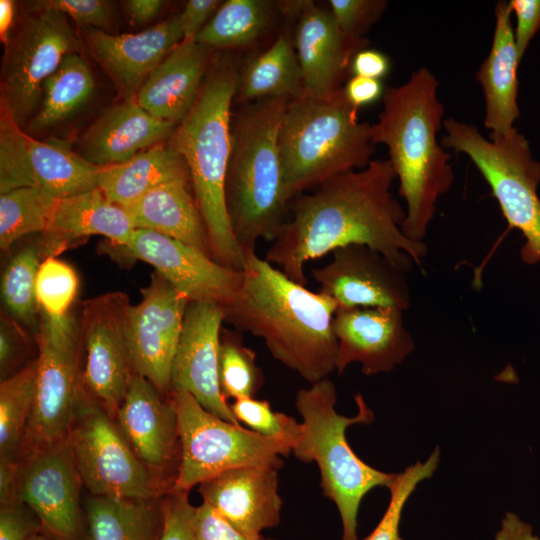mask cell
I'll list each match as a JSON object with an SVG mask.
<instances>
[{
  "label": "cell",
  "instance_id": "6",
  "mask_svg": "<svg viewBox=\"0 0 540 540\" xmlns=\"http://www.w3.org/2000/svg\"><path fill=\"white\" fill-rule=\"evenodd\" d=\"M278 145L290 201L333 176L367 167L375 153L372 125L359 121L343 88L289 100Z\"/></svg>",
  "mask_w": 540,
  "mask_h": 540
},
{
  "label": "cell",
  "instance_id": "2",
  "mask_svg": "<svg viewBox=\"0 0 540 540\" xmlns=\"http://www.w3.org/2000/svg\"><path fill=\"white\" fill-rule=\"evenodd\" d=\"M242 284L224 321L263 339L272 356L313 384L336 370L333 318L326 294L296 283L256 252L246 255Z\"/></svg>",
  "mask_w": 540,
  "mask_h": 540
},
{
  "label": "cell",
  "instance_id": "54",
  "mask_svg": "<svg viewBox=\"0 0 540 540\" xmlns=\"http://www.w3.org/2000/svg\"><path fill=\"white\" fill-rule=\"evenodd\" d=\"M19 462L0 459V502L1 505L19 501L17 498V474Z\"/></svg>",
  "mask_w": 540,
  "mask_h": 540
},
{
  "label": "cell",
  "instance_id": "21",
  "mask_svg": "<svg viewBox=\"0 0 540 540\" xmlns=\"http://www.w3.org/2000/svg\"><path fill=\"white\" fill-rule=\"evenodd\" d=\"M82 30L91 55L125 100L136 98L149 75L183 41L178 14L138 33Z\"/></svg>",
  "mask_w": 540,
  "mask_h": 540
},
{
  "label": "cell",
  "instance_id": "36",
  "mask_svg": "<svg viewBox=\"0 0 540 540\" xmlns=\"http://www.w3.org/2000/svg\"><path fill=\"white\" fill-rule=\"evenodd\" d=\"M44 259L40 245L26 246L6 264L1 277V297L10 318L23 330L38 332L40 309L36 277Z\"/></svg>",
  "mask_w": 540,
  "mask_h": 540
},
{
  "label": "cell",
  "instance_id": "51",
  "mask_svg": "<svg viewBox=\"0 0 540 540\" xmlns=\"http://www.w3.org/2000/svg\"><path fill=\"white\" fill-rule=\"evenodd\" d=\"M391 68L386 54L374 49H362L352 60L350 72L352 76H361L381 80Z\"/></svg>",
  "mask_w": 540,
  "mask_h": 540
},
{
  "label": "cell",
  "instance_id": "26",
  "mask_svg": "<svg viewBox=\"0 0 540 540\" xmlns=\"http://www.w3.org/2000/svg\"><path fill=\"white\" fill-rule=\"evenodd\" d=\"M135 230L128 212L95 188L57 199L39 244L44 258L57 256L69 245L91 236H103L124 248Z\"/></svg>",
  "mask_w": 540,
  "mask_h": 540
},
{
  "label": "cell",
  "instance_id": "42",
  "mask_svg": "<svg viewBox=\"0 0 540 540\" xmlns=\"http://www.w3.org/2000/svg\"><path fill=\"white\" fill-rule=\"evenodd\" d=\"M33 187L28 135L6 114L0 121V194Z\"/></svg>",
  "mask_w": 540,
  "mask_h": 540
},
{
  "label": "cell",
  "instance_id": "39",
  "mask_svg": "<svg viewBox=\"0 0 540 540\" xmlns=\"http://www.w3.org/2000/svg\"><path fill=\"white\" fill-rule=\"evenodd\" d=\"M439 459L440 450L435 448L426 461H417L395 475L388 487L390 500L387 509L374 530L363 540H404L399 531L403 508L418 484L432 477Z\"/></svg>",
  "mask_w": 540,
  "mask_h": 540
},
{
  "label": "cell",
  "instance_id": "8",
  "mask_svg": "<svg viewBox=\"0 0 540 540\" xmlns=\"http://www.w3.org/2000/svg\"><path fill=\"white\" fill-rule=\"evenodd\" d=\"M442 145L466 154L490 186L501 212L512 229L525 238L521 258L527 264L540 261V162L531 154L523 134L487 140L472 125L453 118L443 121Z\"/></svg>",
  "mask_w": 540,
  "mask_h": 540
},
{
  "label": "cell",
  "instance_id": "1",
  "mask_svg": "<svg viewBox=\"0 0 540 540\" xmlns=\"http://www.w3.org/2000/svg\"><path fill=\"white\" fill-rule=\"evenodd\" d=\"M396 179L388 159L329 178L289 203L290 218L278 230L265 259L306 285L305 264L350 244L380 252L403 272L421 266L424 242L402 231L406 211L391 193Z\"/></svg>",
  "mask_w": 540,
  "mask_h": 540
},
{
  "label": "cell",
  "instance_id": "5",
  "mask_svg": "<svg viewBox=\"0 0 540 540\" xmlns=\"http://www.w3.org/2000/svg\"><path fill=\"white\" fill-rule=\"evenodd\" d=\"M288 101L261 99L232 114L225 200L232 233L245 257L256 252L260 239L272 241L287 220L290 199L278 137Z\"/></svg>",
  "mask_w": 540,
  "mask_h": 540
},
{
  "label": "cell",
  "instance_id": "37",
  "mask_svg": "<svg viewBox=\"0 0 540 540\" xmlns=\"http://www.w3.org/2000/svg\"><path fill=\"white\" fill-rule=\"evenodd\" d=\"M57 199L38 187H22L0 194V247L7 251L20 238L43 233Z\"/></svg>",
  "mask_w": 540,
  "mask_h": 540
},
{
  "label": "cell",
  "instance_id": "3",
  "mask_svg": "<svg viewBox=\"0 0 540 540\" xmlns=\"http://www.w3.org/2000/svg\"><path fill=\"white\" fill-rule=\"evenodd\" d=\"M438 86L429 69L419 68L404 84L385 89L383 110L372 125V142L388 148L406 203L402 231L416 242H424L437 201L454 181L450 154L437 140L444 113Z\"/></svg>",
  "mask_w": 540,
  "mask_h": 540
},
{
  "label": "cell",
  "instance_id": "35",
  "mask_svg": "<svg viewBox=\"0 0 540 540\" xmlns=\"http://www.w3.org/2000/svg\"><path fill=\"white\" fill-rule=\"evenodd\" d=\"M37 357L0 384V459L16 461L36 395Z\"/></svg>",
  "mask_w": 540,
  "mask_h": 540
},
{
  "label": "cell",
  "instance_id": "14",
  "mask_svg": "<svg viewBox=\"0 0 540 540\" xmlns=\"http://www.w3.org/2000/svg\"><path fill=\"white\" fill-rule=\"evenodd\" d=\"M190 300L158 273L130 305L127 343L135 373L171 395L172 365Z\"/></svg>",
  "mask_w": 540,
  "mask_h": 540
},
{
  "label": "cell",
  "instance_id": "11",
  "mask_svg": "<svg viewBox=\"0 0 540 540\" xmlns=\"http://www.w3.org/2000/svg\"><path fill=\"white\" fill-rule=\"evenodd\" d=\"M32 12L5 45L1 67L2 111L19 127L38 111L46 79L67 54L80 48L65 14L52 9Z\"/></svg>",
  "mask_w": 540,
  "mask_h": 540
},
{
  "label": "cell",
  "instance_id": "43",
  "mask_svg": "<svg viewBox=\"0 0 540 540\" xmlns=\"http://www.w3.org/2000/svg\"><path fill=\"white\" fill-rule=\"evenodd\" d=\"M388 2L385 0H330V12L341 32L350 38H365L382 16Z\"/></svg>",
  "mask_w": 540,
  "mask_h": 540
},
{
  "label": "cell",
  "instance_id": "41",
  "mask_svg": "<svg viewBox=\"0 0 540 540\" xmlns=\"http://www.w3.org/2000/svg\"><path fill=\"white\" fill-rule=\"evenodd\" d=\"M230 408L239 423L277 441L292 453L302 433L301 422L282 412L273 411L268 401L254 397L234 400Z\"/></svg>",
  "mask_w": 540,
  "mask_h": 540
},
{
  "label": "cell",
  "instance_id": "57",
  "mask_svg": "<svg viewBox=\"0 0 540 540\" xmlns=\"http://www.w3.org/2000/svg\"><path fill=\"white\" fill-rule=\"evenodd\" d=\"M29 540H47V539L38 535H34Z\"/></svg>",
  "mask_w": 540,
  "mask_h": 540
},
{
  "label": "cell",
  "instance_id": "28",
  "mask_svg": "<svg viewBox=\"0 0 540 540\" xmlns=\"http://www.w3.org/2000/svg\"><path fill=\"white\" fill-rule=\"evenodd\" d=\"M190 187L187 180L167 182L124 209L136 229L157 232L211 256L207 232Z\"/></svg>",
  "mask_w": 540,
  "mask_h": 540
},
{
  "label": "cell",
  "instance_id": "22",
  "mask_svg": "<svg viewBox=\"0 0 540 540\" xmlns=\"http://www.w3.org/2000/svg\"><path fill=\"white\" fill-rule=\"evenodd\" d=\"M279 469L244 466L225 471L199 484L203 502L251 539L277 526L283 501L279 494Z\"/></svg>",
  "mask_w": 540,
  "mask_h": 540
},
{
  "label": "cell",
  "instance_id": "16",
  "mask_svg": "<svg viewBox=\"0 0 540 540\" xmlns=\"http://www.w3.org/2000/svg\"><path fill=\"white\" fill-rule=\"evenodd\" d=\"M319 291L338 308L391 307L402 311L411 304L405 272L380 252L363 244H350L332 252L326 265L312 271Z\"/></svg>",
  "mask_w": 540,
  "mask_h": 540
},
{
  "label": "cell",
  "instance_id": "29",
  "mask_svg": "<svg viewBox=\"0 0 540 540\" xmlns=\"http://www.w3.org/2000/svg\"><path fill=\"white\" fill-rule=\"evenodd\" d=\"M176 180L190 181L185 160L160 143L124 163L101 168L98 188L111 202L126 208L153 188Z\"/></svg>",
  "mask_w": 540,
  "mask_h": 540
},
{
  "label": "cell",
  "instance_id": "53",
  "mask_svg": "<svg viewBox=\"0 0 540 540\" xmlns=\"http://www.w3.org/2000/svg\"><path fill=\"white\" fill-rule=\"evenodd\" d=\"M495 540H540V538L534 535L530 524L515 513L507 512L501 520Z\"/></svg>",
  "mask_w": 540,
  "mask_h": 540
},
{
  "label": "cell",
  "instance_id": "27",
  "mask_svg": "<svg viewBox=\"0 0 540 540\" xmlns=\"http://www.w3.org/2000/svg\"><path fill=\"white\" fill-rule=\"evenodd\" d=\"M511 14L509 2H497L491 49L476 74L485 97L484 126L491 131L489 138L508 134L520 116L517 68L521 60Z\"/></svg>",
  "mask_w": 540,
  "mask_h": 540
},
{
  "label": "cell",
  "instance_id": "32",
  "mask_svg": "<svg viewBox=\"0 0 540 540\" xmlns=\"http://www.w3.org/2000/svg\"><path fill=\"white\" fill-rule=\"evenodd\" d=\"M95 87L93 73L79 52L67 54L43 84L40 107L27 131L40 133L70 118L84 106Z\"/></svg>",
  "mask_w": 540,
  "mask_h": 540
},
{
  "label": "cell",
  "instance_id": "13",
  "mask_svg": "<svg viewBox=\"0 0 540 540\" xmlns=\"http://www.w3.org/2000/svg\"><path fill=\"white\" fill-rule=\"evenodd\" d=\"M130 305L125 293H106L85 301L79 319L87 352L81 382L112 418L135 374L126 334Z\"/></svg>",
  "mask_w": 540,
  "mask_h": 540
},
{
  "label": "cell",
  "instance_id": "34",
  "mask_svg": "<svg viewBox=\"0 0 540 540\" xmlns=\"http://www.w3.org/2000/svg\"><path fill=\"white\" fill-rule=\"evenodd\" d=\"M274 6L264 0H227L198 33L195 41L212 50L246 47L269 29Z\"/></svg>",
  "mask_w": 540,
  "mask_h": 540
},
{
  "label": "cell",
  "instance_id": "15",
  "mask_svg": "<svg viewBox=\"0 0 540 540\" xmlns=\"http://www.w3.org/2000/svg\"><path fill=\"white\" fill-rule=\"evenodd\" d=\"M124 249L154 267L190 301L224 308L243 281V271L223 266L205 252L151 230L136 229Z\"/></svg>",
  "mask_w": 540,
  "mask_h": 540
},
{
  "label": "cell",
  "instance_id": "30",
  "mask_svg": "<svg viewBox=\"0 0 540 540\" xmlns=\"http://www.w3.org/2000/svg\"><path fill=\"white\" fill-rule=\"evenodd\" d=\"M304 94L300 64L293 40L280 34L261 54L239 71L235 99L249 103L261 99L292 100Z\"/></svg>",
  "mask_w": 540,
  "mask_h": 540
},
{
  "label": "cell",
  "instance_id": "49",
  "mask_svg": "<svg viewBox=\"0 0 540 540\" xmlns=\"http://www.w3.org/2000/svg\"><path fill=\"white\" fill-rule=\"evenodd\" d=\"M218 0H189L178 14L183 41H195L196 36L216 13ZM182 41V42H183Z\"/></svg>",
  "mask_w": 540,
  "mask_h": 540
},
{
  "label": "cell",
  "instance_id": "50",
  "mask_svg": "<svg viewBox=\"0 0 540 540\" xmlns=\"http://www.w3.org/2000/svg\"><path fill=\"white\" fill-rule=\"evenodd\" d=\"M24 330L12 319L2 318L0 328V370L2 380L7 378L18 360L20 341L24 338Z\"/></svg>",
  "mask_w": 540,
  "mask_h": 540
},
{
  "label": "cell",
  "instance_id": "25",
  "mask_svg": "<svg viewBox=\"0 0 540 540\" xmlns=\"http://www.w3.org/2000/svg\"><path fill=\"white\" fill-rule=\"evenodd\" d=\"M212 51L196 41L181 42L149 75L135 100L156 119L178 125L200 94Z\"/></svg>",
  "mask_w": 540,
  "mask_h": 540
},
{
  "label": "cell",
  "instance_id": "46",
  "mask_svg": "<svg viewBox=\"0 0 540 540\" xmlns=\"http://www.w3.org/2000/svg\"><path fill=\"white\" fill-rule=\"evenodd\" d=\"M195 540H266L251 539L236 529L209 504L196 507L194 516Z\"/></svg>",
  "mask_w": 540,
  "mask_h": 540
},
{
  "label": "cell",
  "instance_id": "23",
  "mask_svg": "<svg viewBox=\"0 0 540 540\" xmlns=\"http://www.w3.org/2000/svg\"><path fill=\"white\" fill-rule=\"evenodd\" d=\"M164 396L135 373L116 414L118 427L135 454L149 469L158 471L180 453L175 404L171 395Z\"/></svg>",
  "mask_w": 540,
  "mask_h": 540
},
{
  "label": "cell",
  "instance_id": "38",
  "mask_svg": "<svg viewBox=\"0 0 540 540\" xmlns=\"http://www.w3.org/2000/svg\"><path fill=\"white\" fill-rule=\"evenodd\" d=\"M218 378L225 399L254 397L263 385V373L256 363V354L243 344L238 333L221 334Z\"/></svg>",
  "mask_w": 540,
  "mask_h": 540
},
{
  "label": "cell",
  "instance_id": "55",
  "mask_svg": "<svg viewBox=\"0 0 540 540\" xmlns=\"http://www.w3.org/2000/svg\"><path fill=\"white\" fill-rule=\"evenodd\" d=\"M164 5L161 0H128L124 2L127 15L134 24H145L154 19Z\"/></svg>",
  "mask_w": 540,
  "mask_h": 540
},
{
  "label": "cell",
  "instance_id": "7",
  "mask_svg": "<svg viewBox=\"0 0 540 540\" xmlns=\"http://www.w3.org/2000/svg\"><path fill=\"white\" fill-rule=\"evenodd\" d=\"M354 399L357 413L352 417L339 414L336 388L329 378L300 389L295 397L302 433L292 453L303 463L318 466L323 494L335 503L341 518V540H359L357 519L362 499L376 487L388 488L396 475L371 467L348 444V427L374 420L363 396L357 393Z\"/></svg>",
  "mask_w": 540,
  "mask_h": 540
},
{
  "label": "cell",
  "instance_id": "12",
  "mask_svg": "<svg viewBox=\"0 0 540 540\" xmlns=\"http://www.w3.org/2000/svg\"><path fill=\"white\" fill-rule=\"evenodd\" d=\"M36 341L37 387L24 441L32 451L68 437L81 385L80 321L71 312L60 318L40 312Z\"/></svg>",
  "mask_w": 540,
  "mask_h": 540
},
{
  "label": "cell",
  "instance_id": "52",
  "mask_svg": "<svg viewBox=\"0 0 540 540\" xmlns=\"http://www.w3.org/2000/svg\"><path fill=\"white\" fill-rule=\"evenodd\" d=\"M343 89L349 102L358 110L376 102L385 92L381 80L361 76L350 77Z\"/></svg>",
  "mask_w": 540,
  "mask_h": 540
},
{
  "label": "cell",
  "instance_id": "48",
  "mask_svg": "<svg viewBox=\"0 0 540 540\" xmlns=\"http://www.w3.org/2000/svg\"><path fill=\"white\" fill-rule=\"evenodd\" d=\"M512 13L516 16L515 42L519 59L525 54L528 45L540 29V0H511Z\"/></svg>",
  "mask_w": 540,
  "mask_h": 540
},
{
  "label": "cell",
  "instance_id": "44",
  "mask_svg": "<svg viewBox=\"0 0 540 540\" xmlns=\"http://www.w3.org/2000/svg\"><path fill=\"white\" fill-rule=\"evenodd\" d=\"M32 11L52 9L73 19L81 28L109 29L112 11L104 0H42L29 4Z\"/></svg>",
  "mask_w": 540,
  "mask_h": 540
},
{
  "label": "cell",
  "instance_id": "47",
  "mask_svg": "<svg viewBox=\"0 0 540 540\" xmlns=\"http://www.w3.org/2000/svg\"><path fill=\"white\" fill-rule=\"evenodd\" d=\"M34 515L21 501L1 505L0 540H29L39 529Z\"/></svg>",
  "mask_w": 540,
  "mask_h": 540
},
{
  "label": "cell",
  "instance_id": "58",
  "mask_svg": "<svg viewBox=\"0 0 540 540\" xmlns=\"http://www.w3.org/2000/svg\"><path fill=\"white\" fill-rule=\"evenodd\" d=\"M266 540H272V539H266Z\"/></svg>",
  "mask_w": 540,
  "mask_h": 540
},
{
  "label": "cell",
  "instance_id": "9",
  "mask_svg": "<svg viewBox=\"0 0 540 540\" xmlns=\"http://www.w3.org/2000/svg\"><path fill=\"white\" fill-rule=\"evenodd\" d=\"M180 458L171 490L188 492L225 471L244 466L280 469L291 451L277 441L206 410L187 392H172Z\"/></svg>",
  "mask_w": 540,
  "mask_h": 540
},
{
  "label": "cell",
  "instance_id": "33",
  "mask_svg": "<svg viewBox=\"0 0 540 540\" xmlns=\"http://www.w3.org/2000/svg\"><path fill=\"white\" fill-rule=\"evenodd\" d=\"M154 499L94 496L87 503L88 540H159L162 510Z\"/></svg>",
  "mask_w": 540,
  "mask_h": 540
},
{
  "label": "cell",
  "instance_id": "19",
  "mask_svg": "<svg viewBox=\"0 0 540 540\" xmlns=\"http://www.w3.org/2000/svg\"><path fill=\"white\" fill-rule=\"evenodd\" d=\"M223 307L190 301L175 352L171 372V393L187 392L206 410L240 424L223 397L218 378Z\"/></svg>",
  "mask_w": 540,
  "mask_h": 540
},
{
  "label": "cell",
  "instance_id": "31",
  "mask_svg": "<svg viewBox=\"0 0 540 540\" xmlns=\"http://www.w3.org/2000/svg\"><path fill=\"white\" fill-rule=\"evenodd\" d=\"M28 146L33 187L55 199L98 188L101 168L86 161L67 141L44 142L28 135Z\"/></svg>",
  "mask_w": 540,
  "mask_h": 540
},
{
  "label": "cell",
  "instance_id": "10",
  "mask_svg": "<svg viewBox=\"0 0 540 540\" xmlns=\"http://www.w3.org/2000/svg\"><path fill=\"white\" fill-rule=\"evenodd\" d=\"M67 438L82 484L94 496L146 500L156 497L158 487L149 468L82 382Z\"/></svg>",
  "mask_w": 540,
  "mask_h": 540
},
{
  "label": "cell",
  "instance_id": "18",
  "mask_svg": "<svg viewBox=\"0 0 540 540\" xmlns=\"http://www.w3.org/2000/svg\"><path fill=\"white\" fill-rule=\"evenodd\" d=\"M277 6L297 20L293 44L304 94L320 97L342 89L343 81L351 75L355 54L367 48L368 40L344 35L330 10L318 7L313 1H280Z\"/></svg>",
  "mask_w": 540,
  "mask_h": 540
},
{
  "label": "cell",
  "instance_id": "4",
  "mask_svg": "<svg viewBox=\"0 0 540 540\" xmlns=\"http://www.w3.org/2000/svg\"><path fill=\"white\" fill-rule=\"evenodd\" d=\"M239 71L232 57L212 60L200 94L176 126L171 147L188 167L190 185L207 232L212 258L243 271L245 255L232 233L225 200L231 154V104Z\"/></svg>",
  "mask_w": 540,
  "mask_h": 540
},
{
  "label": "cell",
  "instance_id": "45",
  "mask_svg": "<svg viewBox=\"0 0 540 540\" xmlns=\"http://www.w3.org/2000/svg\"><path fill=\"white\" fill-rule=\"evenodd\" d=\"M188 492L171 490L162 504V530L159 540H195L194 516L196 507Z\"/></svg>",
  "mask_w": 540,
  "mask_h": 540
},
{
  "label": "cell",
  "instance_id": "40",
  "mask_svg": "<svg viewBox=\"0 0 540 540\" xmlns=\"http://www.w3.org/2000/svg\"><path fill=\"white\" fill-rule=\"evenodd\" d=\"M79 279L74 268L56 256L45 257L36 277V299L40 312L60 318L70 313Z\"/></svg>",
  "mask_w": 540,
  "mask_h": 540
},
{
  "label": "cell",
  "instance_id": "20",
  "mask_svg": "<svg viewBox=\"0 0 540 540\" xmlns=\"http://www.w3.org/2000/svg\"><path fill=\"white\" fill-rule=\"evenodd\" d=\"M403 312L391 307L338 308L333 318L338 374L353 363L368 376L388 373L401 364L415 348Z\"/></svg>",
  "mask_w": 540,
  "mask_h": 540
},
{
  "label": "cell",
  "instance_id": "24",
  "mask_svg": "<svg viewBox=\"0 0 540 540\" xmlns=\"http://www.w3.org/2000/svg\"><path fill=\"white\" fill-rule=\"evenodd\" d=\"M175 124L156 119L135 99L106 110L83 134L79 154L99 168L124 163L171 137Z\"/></svg>",
  "mask_w": 540,
  "mask_h": 540
},
{
  "label": "cell",
  "instance_id": "17",
  "mask_svg": "<svg viewBox=\"0 0 540 540\" xmlns=\"http://www.w3.org/2000/svg\"><path fill=\"white\" fill-rule=\"evenodd\" d=\"M82 481L68 438L36 449L19 463L17 498L49 532L72 539L79 529Z\"/></svg>",
  "mask_w": 540,
  "mask_h": 540
},
{
  "label": "cell",
  "instance_id": "56",
  "mask_svg": "<svg viewBox=\"0 0 540 540\" xmlns=\"http://www.w3.org/2000/svg\"><path fill=\"white\" fill-rule=\"evenodd\" d=\"M15 16V3L12 0L0 1V38L6 45L11 37Z\"/></svg>",
  "mask_w": 540,
  "mask_h": 540
}]
</instances>
